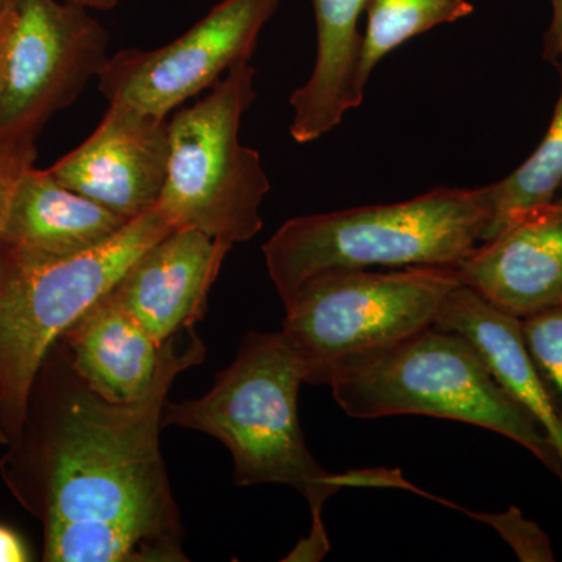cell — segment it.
<instances>
[{
    "mask_svg": "<svg viewBox=\"0 0 562 562\" xmlns=\"http://www.w3.org/2000/svg\"><path fill=\"white\" fill-rule=\"evenodd\" d=\"M179 338L166 342L157 382L135 402L92 390L60 339L47 351L20 438L0 460L11 495L43 525V561H188L161 454L162 409L206 349L194 328Z\"/></svg>",
    "mask_w": 562,
    "mask_h": 562,
    "instance_id": "1",
    "label": "cell"
},
{
    "mask_svg": "<svg viewBox=\"0 0 562 562\" xmlns=\"http://www.w3.org/2000/svg\"><path fill=\"white\" fill-rule=\"evenodd\" d=\"M305 371L281 331L247 333L235 361L214 375L201 398L162 409V428H190L220 439L233 460L238 486L286 484L313 513L347 486L346 475L325 471L306 447L299 420Z\"/></svg>",
    "mask_w": 562,
    "mask_h": 562,
    "instance_id": "2",
    "label": "cell"
},
{
    "mask_svg": "<svg viewBox=\"0 0 562 562\" xmlns=\"http://www.w3.org/2000/svg\"><path fill=\"white\" fill-rule=\"evenodd\" d=\"M327 384L353 419L427 416L484 428L522 446L562 483V462L553 443L460 333L432 325L339 362Z\"/></svg>",
    "mask_w": 562,
    "mask_h": 562,
    "instance_id": "3",
    "label": "cell"
},
{
    "mask_svg": "<svg viewBox=\"0 0 562 562\" xmlns=\"http://www.w3.org/2000/svg\"><path fill=\"white\" fill-rule=\"evenodd\" d=\"M491 217L484 188H435L387 205L292 217L262 246L281 297L336 269L457 268L482 241Z\"/></svg>",
    "mask_w": 562,
    "mask_h": 562,
    "instance_id": "4",
    "label": "cell"
},
{
    "mask_svg": "<svg viewBox=\"0 0 562 562\" xmlns=\"http://www.w3.org/2000/svg\"><path fill=\"white\" fill-rule=\"evenodd\" d=\"M171 232L155 206L109 241L68 257L0 244V427L7 446L20 438L32 384L50 347Z\"/></svg>",
    "mask_w": 562,
    "mask_h": 562,
    "instance_id": "5",
    "label": "cell"
},
{
    "mask_svg": "<svg viewBox=\"0 0 562 562\" xmlns=\"http://www.w3.org/2000/svg\"><path fill=\"white\" fill-rule=\"evenodd\" d=\"M255 99V69L243 61L169 120L168 176L157 209L173 231L202 232L231 247L261 232L271 181L261 155L239 139Z\"/></svg>",
    "mask_w": 562,
    "mask_h": 562,
    "instance_id": "6",
    "label": "cell"
},
{
    "mask_svg": "<svg viewBox=\"0 0 562 562\" xmlns=\"http://www.w3.org/2000/svg\"><path fill=\"white\" fill-rule=\"evenodd\" d=\"M458 284L454 269L439 266L316 273L283 301L281 333L302 362L305 383L327 384L339 362L432 327Z\"/></svg>",
    "mask_w": 562,
    "mask_h": 562,
    "instance_id": "7",
    "label": "cell"
},
{
    "mask_svg": "<svg viewBox=\"0 0 562 562\" xmlns=\"http://www.w3.org/2000/svg\"><path fill=\"white\" fill-rule=\"evenodd\" d=\"M110 35L68 0H7L0 13V139L31 140L109 60Z\"/></svg>",
    "mask_w": 562,
    "mask_h": 562,
    "instance_id": "8",
    "label": "cell"
},
{
    "mask_svg": "<svg viewBox=\"0 0 562 562\" xmlns=\"http://www.w3.org/2000/svg\"><path fill=\"white\" fill-rule=\"evenodd\" d=\"M280 0H222L180 38L158 49H125L109 57L99 90L109 103L168 117L188 99L250 61L258 36Z\"/></svg>",
    "mask_w": 562,
    "mask_h": 562,
    "instance_id": "9",
    "label": "cell"
},
{
    "mask_svg": "<svg viewBox=\"0 0 562 562\" xmlns=\"http://www.w3.org/2000/svg\"><path fill=\"white\" fill-rule=\"evenodd\" d=\"M169 160V117L110 103L94 132L52 166L69 190L133 221L160 201Z\"/></svg>",
    "mask_w": 562,
    "mask_h": 562,
    "instance_id": "10",
    "label": "cell"
},
{
    "mask_svg": "<svg viewBox=\"0 0 562 562\" xmlns=\"http://www.w3.org/2000/svg\"><path fill=\"white\" fill-rule=\"evenodd\" d=\"M461 284L495 308L524 317L562 303V187L453 268Z\"/></svg>",
    "mask_w": 562,
    "mask_h": 562,
    "instance_id": "11",
    "label": "cell"
},
{
    "mask_svg": "<svg viewBox=\"0 0 562 562\" xmlns=\"http://www.w3.org/2000/svg\"><path fill=\"white\" fill-rule=\"evenodd\" d=\"M233 247L198 231H173L133 262L110 292L155 342L194 328Z\"/></svg>",
    "mask_w": 562,
    "mask_h": 562,
    "instance_id": "12",
    "label": "cell"
},
{
    "mask_svg": "<svg viewBox=\"0 0 562 562\" xmlns=\"http://www.w3.org/2000/svg\"><path fill=\"white\" fill-rule=\"evenodd\" d=\"M371 0H313L317 54L312 76L292 92L291 136L295 143L319 139L341 124L347 111L364 101L362 13Z\"/></svg>",
    "mask_w": 562,
    "mask_h": 562,
    "instance_id": "13",
    "label": "cell"
},
{
    "mask_svg": "<svg viewBox=\"0 0 562 562\" xmlns=\"http://www.w3.org/2000/svg\"><path fill=\"white\" fill-rule=\"evenodd\" d=\"M128 222L66 188L50 169L31 166L11 198L0 244L43 257H68L109 241Z\"/></svg>",
    "mask_w": 562,
    "mask_h": 562,
    "instance_id": "14",
    "label": "cell"
},
{
    "mask_svg": "<svg viewBox=\"0 0 562 562\" xmlns=\"http://www.w3.org/2000/svg\"><path fill=\"white\" fill-rule=\"evenodd\" d=\"M58 339L81 379L113 402L139 401L151 390L168 342H155L110 291Z\"/></svg>",
    "mask_w": 562,
    "mask_h": 562,
    "instance_id": "15",
    "label": "cell"
},
{
    "mask_svg": "<svg viewBox=\"0 0 562 562\" xmlns=\"http://www.w3.org/2000/svg\"><path fill=\"white\" fill-rule=\"evenodd\" d=\"M435 325L460 333L479 349L494 379L538 422L562 462V420L525 349L519 317L458 284L443 301Z\"/></svg>",
    "mask_w": 562,
    "mask_h": 562,
    "instance_id": "16",
    "label": "cell"
},
{
    "mask_svg": "<svg viewBox=\"0 0 562 562\" xmlns=\"http://www.w3.org/2000/svg\"><path fill=\"white\" fill-rule=\"evenodd\" d=\"M560 74L561 91L552 122L536 150L508 177L487 187L491 217L482 241L497 236L503 228L557 198L562 187V55L552 61Z\"/></svg>",
    "mask_w": 562,
    "mask_h": 562,
    "instance_id": "17",
    "label": "cell"
},
{
    "mask_svg": "<svg viewBox=\"0 0 562 562\" xmlns=\"http://www.w3.org/2000/svg\"><path fill=\"white\" fill-rule=\"evenodd\" d=\"M362 46V81L368 85L373 70L392 50L406 41L442 24L471 16L468 0H371Z\"/></svg>",
    "mask_w": 562,
    "mask_h": 562,
    "instance_id": "18",
    "label": "cell"
},
{
    "mask_svg": "<svg viewBox=\"0 0 562 562\" xmlns=\"http://www.w3.org/2000/svg\"><path fill=\"white\" fill-rule=\"evenodd\" d=\"M520 331L562 420V303L520 319Z\"/></svg>",
    "mask_w": 562,
    "mask_h": 562,
    "instance_id": "19",
    "label": "cell"
},
{
    "mask_svg": "<svg viewBox=\"0 0 562 562\" xmlns=\"http://www.w3.org/2000/svg\"><path fill=\"white\" fill-rule=\"evenodd\" d=\"M476 520L491 525L503 541L509 547L522 562H553L552 542L549 536L541 530L538 524L525 519L522 512L516 506L501 514H473Z\"/></svg>",
    "mask_w": 562,
    "mask_h": 562,
    "instance_id": "20",
    "label": "cell"
},
{
    "mask_svg": "<svg viewBox=\"0 0 562 562\" xmlns=\"http://www.w3.org/2000/svg\"><path fill=\"white\" fill-rule=\"evenodd\" d=\"M35 158L36 149L33 143L0 139V232H2L18 181L22 173L33 166ZM0 443L7 446L2 427H0Z\"/></svg>",
    "mask_w": 562,
    "mask_h": 562,
    "instance_id": "21",
    "label": "cell"
},
{
    "mask_svg": "<svg viewBox=\"0 0 562 562\" xmlns=\"http://www.w3.org/2000/svg\"><path fill=\"white\" fill-rule=\"evenodd\" d=\"M330 552V541L325 531L322 513H313L312 531L295 546L283 561H321Z\"/></svg>",
    "mask_w": 562,
    "mask_h": 562,
    "instance_id": "22",
    "label": "cell"
},
{
    "mask_svg": "<svg viewBox=\"0 0 562 562\" xmlns=\"http://www.w3.org/2000/svg\"><path fill=\"white\" fill-rule=\"evenodd\" d=\"M552 21L543 35L542 57L552 63L562 55V0H550Z\"/></svg>",
    "mask_w": 562,
    "mask_h": 562,
    "instance_id": "23",
    "label": "cell"
},
{
    "mask_svg": "<svg viewBox=\"0 0 562 562\" xmlns=\"http://www.w3.org/2000/svg\"><path fill=\"white\" fill-rule=\"evenodd\" d=\"M27 546L11 528L0 525V562L31 561Z\"/></svg>",
    "mask_w": 562,
    "mask_h": 562,
    "instance_id": "24",
    "label": "cell"
},
{
    "mask_svg": "<svg viewBox=\"0 0 562 562\" xmlns=\"http://www.w3.org/2000/svg\"><path fill=\"white\" fill-rule=\"evenodd\" d=\"M68 2L77 3L88 10H111L117 5L120 0H68Z\"/></svg>",
    "mask_w": 562,
    "mask_h": 562,
    "instance_id": "25",
    "label": "cell"
},
{
    "mask_svg": "<svg viewBox=\"0 0 562 562\" xmlns=\"http://www.w3.org/2000/svg\"><path fill=\"white\" fill-rule=\"evenodd\" d=\"M7 5V0H0V13H2L3 7Z\"/></svg>",
    "mask_w": 562,
    "mask_h": 562,
    "instance_id": "26",
    "label": "cell"
}]
</instances>
